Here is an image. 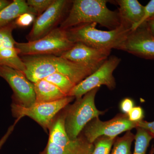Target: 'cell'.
Wrapping results in <instances>:
<instances>
[{
	"instance_id": "7",
	"label": "cell",
	"mask_w": 154,
	"mask_h": 154,
	"mask_svg": "<svg viewBox=\"0 0 154 154\" xmlns=\"http://www.w3.org/2000/svg\"><path fill=\"white\" fill-rule=\"evenodd\" d=\"M120 62L121 59L117 56L109 57L96 70L76 85L68 96L79 99L91 90L102 85L113 90L116 83L113 73Z\"/></svg>"
},
{
	"instance_id": "22",
	"label": "cell",
	"mask_w": 154,
	"mask_h": 154,
	"mask_svg": "<svg viewBox=\"0 0 154 154\" xmlns=\"http://www.w3.org/2000/svg\"><path fill=\"white\" fill-rule=\"evenodd\" d=\"M17 28L14 22L0 28V49L15 48L17 42L13 36V31Z\"/></svg>"
},
{
	"instance_id": "24",
	"label": "cell",
	"mask_w": 154,
	"mask_h": 154,
	"mask_svg": "<svg viewBox=\"0 0 154 154\" xmlns=\"http://www.w3.org/2000/svg\"><path fill=\"white\" fill-rule=\"evenodd\" d=\"M54 0H28L27 5L36 12L37 17L46 11Z\"/></svg>"
},
{
	"instance_id": "1",
	"label": "cell",
	"mask_w": 154,
	"mask_h": 154,
	"mask_svg": "<svg viewBox=\"0 0 154 154\" xmlns=\"http://www.w3.org/2000/svg\"><path fill=\"white\" fill-rule=\"evenodd\" d=\"M21 58L26 67L24 74L33 83L53 74L60 73L68 77L77 85L95 71L58 56H23Z\"/></svg>"
},
{
	"instance_id": "20",
	"label": "cell",
	"mask_w": 154,
	"mask_h": 154,
	"mask_svg": "<svg viewBox=\"0 0 154 154\" xmlns=\"http://www.w3.org/2000/svg\"><path fill=\"white\" fill-rule=\"evenodd\" d=\"M134 139L135 134L130 131L121 137H116L110 154H131V149Z\"/></svg>"
},
{
	"instance_id": "17",
	"label": "cell",
	"mask_w": 154,
	"mask_h": 154,
	"mask_svg": "<svg viewBox=\"0 0 154 154\" xmlns=\"http://www.w3.org/2000/svg\"><path fill=\"white\" fill-rule=\"evenodd\" d=\"M0 65L9 67L24 74L26 67L16 48L0 49Z\"/></svg>"
},
{
	"instance_id": "29",
	"label": "cell",
	"mask_w": 154,
	"mask_h": 154,
	"mask_svg": "<svg viewBox=\"0 0 154 154\" xmlns=\"http://www.w3.org/2000/svg\"><path fill=\"white\" fill-rule=\"evenodd\" d=\"M137 127L146 130L154 135V121L147 122L142 120L137 122Z\"/></svg>"
},
{
	"instance_id": "14",
	"label": "cell",
	"mask_w": 154,
	"mask_h": 154,
	"mask_svg": "<svg viewBox=\"0 0 154 154\" xmlns=\"http://www.w3.org/2000/svg\"><path fill=\"white\" fill-rule=\"evenodd\" d=\"M115 2L119 6L118 13L121 23L132 29L143 16L144 6L137 0H117Z\"/></svg>"
},
{
	"instance_id": "4",
	"label": "cell",
	"mask_w": 154,
	"mask_h": 154,
	"mask_svg": "<svg viewBox=\"0 0 154 154\" xmlns=\"http://www.w3.org/2000/svg\"><path fill=\"white\" fill-rule=\"evenodd\" d=\"M99 88H95L82 98L76 99L74 103L67 108L64 114V127L71 140L77 139L89 122L105 113V111L98 110L95 105V97Z\"/></svg>"
},
{
	"instance_id": "5",
	"label": "cell",
	"mask_w": 154,
	"mask_h": 154,
	"mask_svg": "<svg viewBox=\"0 0 154 154\" xmlns=\"http://www.w3.org/2000/svg\"><path fill=\"white\" fill-rule=\"evenodd\" d=\"M74 43L70 41L66 30L57 27L42 38L27 42H16L19 56H60L70 49Z\"/></svg>"
},
{
	"instance_id": "19",
	"label": "cell",
	"mask_w": 154,
	"mask_h": 154,
	"mask_svg": "<svg viewBox=\"0 0 154 154\" xmlns=\"http://www.w3.org/2000/svg\"><path fill=\"white\" fill-rule=\"evenodd\" d=\"M135 134V146L133 154H146L151 141L154 138L153 135L146 130L137 127Z\"/></svg>"
},
{
	"instance_id": "21",
	"label": "cell",
	"mask_w": 154,
	"mask_h": 154,
	"mask_svg": "<svg viewBox=\"0 0 154 154\" xmlns=\"http://www.w3.org/2000/svg\"><path fill=\"white\" fill-rule=\"evenodd\" d=\"M44 79L57 87L67 96L76 85L68 77L61 74H53L45 78Z\"/></svg>"
},
{
	"instance_id": "2",
	"label": "cell",
	"mask_w": 154,
	"mask_h": 154,
	"mask_svg": "<svg viewBox=\"0 0 154 154\" xmlns=\"http://www.w3.org/2000/svg\"><path fill=\"white\" fill-rule=\"evenodd\" d=\"M106 0L72 1L68 14L60 25L64 30L83 24L95 23L110 30L118 28L121 22L118 11L107 8Z\"/></svg>"
},
{
	"instance_id": "11",
	"label": "cell",
	"mask_w": 154,
	"mask_h": 154,
	"mask_svg": "<svg viewBox=\"0 0 154 154\" xmlns=\"http://www.w3.org/2000/svg\"><path fill=\"white\" fill-rule=\"evenodd\" d=\"M120 50L143 58L154 60V36L149 30L146 22L131 30Z\"/></svg>"
},
{
	"instance_id": "23",
	"label": "cell",
	"mask_w": 154,
	"mask_h": 154,
	"mask_svg": "<svg viewBox=\"0 0 154 154\" xmlns=\"http://www.w3.org/2000/svg\"><path fill=\"white\" fill-rule=\"evenodd\" d=\"M116 138L100 137L94 142V149L91 154H110Z\"/></svg>"
},
{
	"instance_id": "28",
	"label": "cell",
	"mask_w": 154,
	"mask_h": 154,
	"mask_svg": "<svg viewBox=\"0 0 154 154\" xmlns=\"http://www.w3.org/2000/svg\"><path fill=\"white\" fill-rule=\"evenodd\" d=\"M134 101L132 99L125 98L122 99L119 104V108L122 113L128 114L134 107Z\"/></svg>"
},
{
	"instance_id": "32",
	"label": "cell",
	"mask_w": 154,
	"mask_h": 154,
	"mask_svg": "<svg viewBox=\"0 0 154 154\" xmlns=\"http://www.w3.org/2000/svg\"><path fill=\"white\" fill-rule=\"evenodd\" d=\"M12 2L8 0H0V11L8 6Z\"/></svg>"
},
{
	"instance_id": "10",
	"label": "cell",
	"mask_w": 154,
	"mask_h": 154,
	"mask_svg": "<svg viewBox=\"0 0 154 154\" xmlns=\"http://www.w3.org/2000/svg\"><path fill=\"white\" fill-rule=\"evenodd\" d=\"M0 77L5 80L13 91V102L25 107L36 103L33 83L23 73L5 66L0 65Z\"/></svg>"
},
{
	"instance_id": "26",
	"label": "cell",
	"mask_w": 154,
	"mask_h": 154,
	"mask_svg": "<svg viewBox=\"0 0 154 154\" xmlns=\"http://www.w3.org/2000/svg\"><path fill=\"white\" fill-rule=\"evenodd\" d=\"M154 17V0H151L146 5L144 6V14L142 19L140 22L135 26L131 30H134L140 25L146 22L149 19Z\"/></svg>"
},
{
	"instance_id": "30",
	"label": "cell",
	"mask_w": 154,
	"mask_h": 154,
	"mask_svg": "<svg viewBox=\"0 0 154 154\" xmlns=\"http://www.w3.org/2000/svg\"><path fill=\"white\" fill-rule=\"evenodd\" d=\"M14 127H15V125H12V126L10 127L8 129V131L5 134V135L0 140V149L2 147V146L4 144V143L6 142V140H7L8 138L9 137L10 135H11L12 132H13V130H14Z\"/></svg>"
},
{
	"instance_id": "31",
	"label": "cell",
	"mask_w": 154,
	"mask_h": 154,
	"mask_svg": "<svg viewBox=\"0 0 154 154\" xmlns=\"http://www.w3.org/2000/svg\"><path fill=\"white\" fill-rule=\"evenodd\" d=\"M146 22L149 30L154 36V17Z\"/></svg>"
},
{
	"instance_id": "25",
	"label": "cell",
	"mask_w": 154,
	"mask_h": 154,
	"mask_svg": "<svg viewBox=\"0 0 154 154\" xmlns=\"http://www.w3.org/2000/svg\"><path fill=\"white\" fill-rule=\"evenodd\" d=\"M36 15L30 13H26L19 16L14 21L15 25L17 27L25 28L28 27L35 20Z\"/></svg>"
},
{
	"instance_id": "18",
	"label": "cell",
	"mask_w": 154,
	"mask_h": 154,
	"mask_svg": "<svg viewBox=\"0 0 154 154\" xmlns=\"http://www.w3.org/2000/svg\"><path fill=\"white\" fill-rule=\"evenodd\" d=\"M94 145L82 148L63 147L48 140L46 147L40 154H91Z\"/></svg>"
},
{
	"instance_id": "27",
	"label": "cell",
	"mask_w": 154,
	"mask_h": 154,
	"mask_svg": "<svg viewBox=\"0 0 154 154\" xmlns=\"http://www.w3.org/2000/svg\"><path fill=\"white\" fill-rule=\"evenodd\" d=\"M127 115L131 121L136 123L142 121L144 118V110L140 106H134Z\"/></svg>"
},
{
	"instance_id": "13",
	"label": "cell",
	"mask_w": 154,
	"mask_h": 154,
	"mask_svg": "<svg viewBox=\"0 0 154 154\" xmlns=\"http://www.w3.org/2000/svg\"><path fill=\"white\" fill-rule=\"evenodd\" d=\"M49 130L48 140L60 146L82 148L89 146L93 144L89 143L83 135H79L74 140L69 138L65 128L64 114L54 120Z\"/></svg>"
},
{
	"instance_id": "12",
	"label": "cell",
	"mask_w": 154,
	"mask_h": 154,
	"mask_svg": "<svg viewBox=\"0 0 154 154\" xmlns=\"http://www.w3.org/2000/svg\"><path fill=\"white\" fill-rule=\"evenodd\" d=\"M111 50L97 49L77 42L59 56L96 71L109 57Z\"/></svg>"
},
{
	"instance_id": "3",
	"label": "cell",
	"mask_w": 154,
	"mask_h": 154,
	"mask_svg": "<svg viewBox=\"0 0 154 154\" xmlns=\"http://www.w3.org/2000/svg\"><path fill=\"white\" fill-rule=\"evenodd\" d=\"M97 25L95 23L83 24L65 30L67 36L73 43L81 42L99 49L120 50L131 31V28L123 23L118 28L108 31L97 29Z\"/></svg>"
},
{
	"instance_id": "6",
	"label": "cell",
	"mask_w": 154,
	"mask_h": 154,
	"mask_svg": "<svg viewBox=\"0 0 154 154\" xmlns=\"http://www.w3.org/2000/svg\"><path fill=\"white\" fill-rule=\"evenodd\" d=\"M67 96L57 101L45 103H35L29 107H25L13 102L11 110L17 119L15 123L24 116H28L35 120L44 129H49L54 117L61 110L65 108L74 99Z\"/></svg>"
},
{
	"instance_id": "33",
	"label": "cell",
	"mask_w": 154,
	"mask_h": 154,
	"mask_svg": "<svg viewBox=\"0 0 154 154\" xmlns=\"http://www.w3.org/2000/svg\"><path fill=\"white\" fill-rule=\"evenodd\" d=\"M149 154H154V145L152 147L151 149V150L150 151Z\"/></svg>"
},
{
	"instance_id": "8",
	"label": "cell",
	"mask_w": 154,
	"mask_h": 154,
	"mask_svg": "<svg viewBox=\"0 0 154 154\" xmlns=\"http://www.w3.org/2000/svg\"><path fill=\"white\" fill-rule=\"evenodd\" d=\"M137 123L128 119L127 114L119 113L110 120L102 121L99 118L91 120L82 131L83 136L90 143L93 144L96 139L105 136L116 138L125 131L137 127Z\"/></svg>"
},
{
	"instance_id": "16",
	"label": "cell",
	"mask_w": 154,
	"mask_h": 154,
	"mask_svg": "<svg viewBox=\"0 0 154 154\" xmlns=\"http://www.w3.org/2000/svg\"><path fill=\"white\" fill-rule=\"evenodd\" d=\"M26 13L34 14L35 11L27 5L25 0H14L5 8L0 11V28L14 22L20 15Z\"/></svg>"
},
{
	"instance_id": "9",
	"label": "cell",
	"mask_w": 154,
	"mask_h": 154,
	"mask_svg": "<svg viewBox=\"0 0 154 154\" xmlns=\"http://www.w3.org/2000/svg\"><path fill=\"white\" fill-rule=\"evenodd\" d=\"M72 1L54 0L51 6L35 19L32 29L26 36L28 42L35 41L46 36L57 28L69 11Z\"/></svg>"
},
{
	"instance_id": "15",
	"label": "cell",
	"mask_w": 154,
	"mask_h": 154,
	"mask_svg": "<svg viewBox=\"0 0 154 154\" xmlns=\"http://www.w3.org/2000/svg\"><path fill=\"white\" fill-rule=\"evenodd\" d=\"M36 94V103L57 101L67 96L59 88L44 79L33 83Z\"/></svg>"
}]
</instances>
